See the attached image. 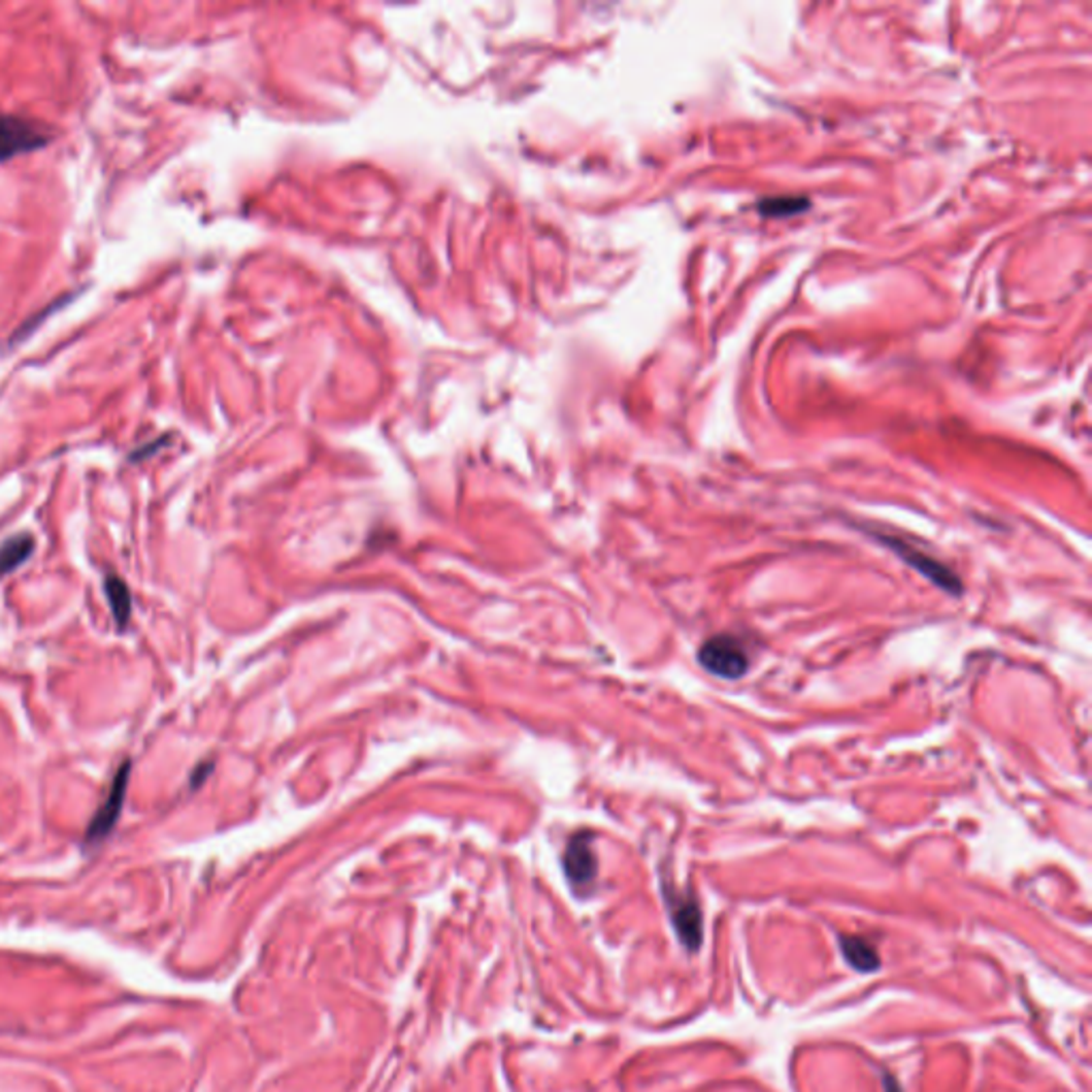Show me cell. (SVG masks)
I'll use <instances>...</instances> for the list:
<instances>
[{
    "mask_svg": "<svg viewBox=\"0 0 1092 1092\" xmlns=\"http://www.w3.org/2000/svg\"><path fill=\"white\" fill-rule=\"evenodd\" d=\"M698 662L710 674L732 681L740 679L749 670V653L736 636L720 634L708 638L700 647Z\"/></svg>",
    "mask_w": 1092,
    "mask_h": 1092,
    "instance_id": "cell-1",
    "label": "cell"
},
{
    "mask_svg": "<svg viewBox=\"0 0 1092 1092\" xmlns=\"http://www.w3.org/2000/svg\"><path fill=\"white\" fill-rule=\"evenodd\" d=\"M878 540H882L886 547H890L902 561H907L912 568H916L920 574H924L932 585L941 587L944 591H948V594H952V596H960L962 594V583H960L958 574H954L946 564H941V561L932 559L922 549L909 544L907 540H902V538H892V536H886V534H878Z\"/></svg>",
    "mask_w": 1092,
    "mask_h": 1092,
    "instance_id": "cell-2",
    "label": "cell"
},
{
    "mask_svg": "<svg viewBox=\"0 0 1092 1092\" xmlns=\"http://www.w3.org/2000/svg\"><path fill=\"white\" fill-rule=\"evenodd\" d=\"M49 143V133L39 124L18 115H0V163L15 156L41 150Z\"/></svg>",
    "mask_w": 1092,
    "mask_h": 1092,
    "instance_id": "cell-3",
    "label": "cell"
},
{
    "mask_svg": "<svg viewBox=\"0 0 1092 1092\" xmlns=\"http://www.w3.org/2000/svg\"><path fill=\"white\" fill-rule=\"evenodd\" d=\"M129 774H131V764L124 762L113 776L105 800L97 808V816L90 822V828L86 832L88 843H99V840H103L115 828L120 814H122V806H124V798H127Z\"/></svg>",
    "mask_w": 1092,
    "mask_h": 1092,
    "instance_id": "cell-4",
    "label": "cell"
},
{
    "mask_svg": "<svg viewBox=\"0 0 1092 1092\" xmlns=\"http://www.w3.org/2000/svg\"><path fill=\"white\" fill-rule=\"evenodd\" d=\"M668 907L681 941L690 950H698L702 944V914L698 902L692 896L668 894Z\"/></svg>",
    "mask_w": 1092,
    "mask_h": 1092,
    "instance_id": "cell-5",
    "label": "cell"
},
{
    "mask_svg": "<svg viewBox=\"0 0 1092 1092\" xmlns=\"http://www.w3.org/2000/svg\"><path fill=\"white\" fill-rule=\"evenodd\" d=\"M564 868H566L568 880L576 888H585L596 880L598 862H596L594 850H591L587 834H578L570 840V846L564 856Z\"/></svg>",
    "mask_w": 1092,
    "mask_h": 1092,
    "instance_id": "cell-6",
    "label": "cell"
},
{
    "mask_svg": "<svg viewBox=\"0 0 1092 1092\" xmlns=\"http://www.w3.org/2000/svg\"><path fill=\"white\" fill-rule=\"evenodd\" d=\"M35 551V540L30 534H18L7 538L0 544V578H5L13 570H18L22 564H26L28 557Z\"/></svg>",
    "mask_w": 1092,
    "mask_h": 1092,
    "instance_id": "cell-7",
    "label": "cell"
},
{
    "mask_svg": "<svg viewBox=\"0 0 1092 1092\" xmlns=\"http://www.w3.org/2000/svg\"><path fill=\"white\" fill-rule=\"evenodd\" d=\"M840 950H843V956L854 969L862 973H872L880 969V954L870 941L862 937H840Z\"/></svg>",
    "mask_w": 1092,
    "mask_h": 1092,
    "instance_id": "cell-8",
    "label": "cell"
},
{
    "mask_svg": "<svg viewBox=\"0 0 1092 1092\" xmlns=\"http://www.w3.org/2000/svg\"><path fill=\"white\" fill-rule=\"evenodd\" d=\"M105 596L109 600V606H111L115 623H118L120 628H124L129 623L131 613H133V600H131V591H129L127 583H124L115 574H107L105 576Z\"/></svg>",
    "mask_w": 1092,
    "mask_h": 1092,
    "instance_id": "cell-9",
    "label": "cell"
},
{
    "mask_svg": "<svg viewBox=\"0 0 1092 1092\" xmlns=\"http://www.w3.org/2000/svg\"><path fill=\"white\" fill-rule=\"evenodd\" d=\"M804 207L802 199H776V201H764L762 211L764 213H790Z\"/></svg>",
    "mask_w": 1092,
    "mask_h": 1092,
    "instance_id": "cell-10",
    "label": "cell"
},
{
    "mask_svg": "<svg viewBox=\"0 0 1092 1092\" xmlns=\"http://www.w3.org/2000/svg\"><path fill=\"white\" fill-rule=\"evenodd\" d=\"M884 1082H886V1092H900V1086L892 1076H886Z\"/></svg>",
    "mask_w": 1092,
    "mask_h": 1092,
    "instance_id": "cell-11",
    "label": "cell"
}]
</instances>
